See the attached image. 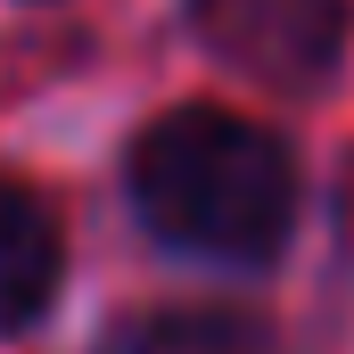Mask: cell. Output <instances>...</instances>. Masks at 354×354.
<instances>
[{
	"mask_svg": "<svg viewBox=\"0 0 354 354\" xmlns=\"http://www.w3.org/2000/svg\"><path fill=\"white\" fill-rule=\"evenodd\" d=\"M198 41L272 91H313L346 58V0H189Z\"/></svg>",
	"mask_w": 354,
	"mask_h": 354,
	"instance_id": "obj_2",
	"label": "cell"
},
{
	"mask_svg": "<svg viewBox=\"0 0 354 354\" xmlns=\"http://www.w3.org/2000/svg\"><path fill=\"white\" fill-rule=\"evenodd\" d=\"M66 272V239L50 223V206L17 181H0V330H25Z\"/></svg>",
	"mask_w": 354,
	"mask_h": 354,
	"instance_id": "obj_3",
	"label": "cell"
},
{
	"mask_svg": "<svg viewBox=\"0 0 354 354\" xmlns=\"http://www.w3.org/2000/svg\"><path fill=\"white\" fill-rule=\"evenodd\" d=\"M124 354H280L272 330L256 313H231V305H174V313H149Z\"/></svg>",
	"mask_w": 354,
	"mask_h": 354,
	"instance_id": "obj_4",
	"label": "cell"
},
{
	"mask_svg": "<svg viewBox=\"0 0 354 354\" xmlns=\"http://www.w3.org/2000/svg\"><path fill=\"white\" fill-rule=\"evenodd\" d=\"M132 198L157 239L256 264L288 239L297 165L264 124L231 107H174L132 140Z\"/></svg>",
	"mask_w": 354,
	"mask_h": 354,
	"instance_id": "obj_1",
	"label": "cell"
},
{
	"mask_svg": "<svg viewBox=\"0 0 354 354\" xmlns=\"http://www.w3.org/2000/svg\"><path fill=\"white\" fill-rule=\"evenodd\" d=\"M338 206H346V231H354V165H346V181H338Z\"/></svg>",
	"mask_w": 354,
	"mask_h": 354,
	"instance_id": "obj_5",
	"label": "cell"
}]
</instances>
